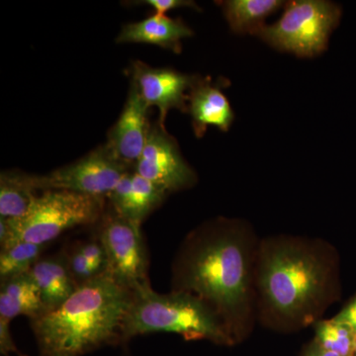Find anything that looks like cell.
<instances>
[{
    "label": "cell",
    "mask_w": 356,
    "mask_h": 356,
    "mask_svg": "<svg viewBox=\"0 0 356 356\" xmlns=\"http://www.w3.org/2000/svg\"><path fill=\"white\" fill-rule=\"evenodd\" d=\"M250 243L242 227L216 220L187 236L173 264L172 291L202 300L232 332L250 304Z\"/></svg>",
    "instance_id": "6da1fadb"
},
{
    "label": "cell",
    "mask_w": 356,
    "mask_h": 356,
    "mask_svg": "<svg viewBox=\"0 0 356 356\" xmlns=\"http://www.w3.org/2000/svg\"><path fill=\"white\" fill-rule=\"evenodd\" d=\"M133 293L108 273L77 287L60 308L31 321L43 356H79L123 343L122 327Z\"/></svg>",
    "instance_id": "7a4b0ae2"
},
{
    "label": "cell",
    "mask_w": 356,
    "mask_h": 356,
    "mask_svg": "<svg viewBox=\"0 0 356 356\" xmlns=\"http://www.w3.org/2000/svg\"><path fill=\"white\" fill-rule=\"evenodd\" d=\"M332 268L324 254L298 241H275L262 248L259 285L267 310L283 322L307 324L324 305Z\"/></svg>",
    "instance_id": "3957f363"
},
{
    "label": "cell",
    "mask_w": 356,
    "mask_h": 356,
    "mask_svg": "<svg viewBox=\"0 0 356 356\" xmlns=\"http://www.w3.org/2000/svg\"><path fill=\"white\" fill-rule=\"evenodd\" d=\"M153 332H175L187 341L233 343L221 318L202 300L185 292L159 294L149 285L133 292L122 327V341Z\"/></svg>",
    "instance_id": "277c9868"
},
{
    "label": "cell",
    "mask_w": 356,
    "mask_h": 356,
    "mask_svg": "<svg viewBox=\"0 0 356 356\" xmlns=\"http://www.w3.org/2000/svg\"><path fill=\"white\" fill-rule=\"evenodd\" d=\"M341 9L324 0L287 2L281 19L264 25L257 36L280 51L314 57L325 50L330 35L339 24Z\"/></svg>",
    "instance_id": "5b68a950"
},
{
    "label": "cell",
    "mask_w": 356,
    "mask_h": 356,
    "mask_svg": "<svg viewBox=\"0 0 356 356\" xmlns=\"http://www.w3.org/2000/svg\"><path fill=\"white\" fill-rule=\"evenodd\" d=\"M105 198L64 191H44L22 219H14L18 242L47 245L67 229L95 224L104 215Z\"/></svg>",
    "instance_id": "8992f818"
},
{
    "label": "cell",
    "mask_w": 356,
    "mask_h": 356,
    "mask_svg": "<svg viewBox=\"0 0 356 356\" xmlns=\"http://www.w3.org/2000/svg\"><path fill=\"white\" fill-rule=\"evenodd\" d=\"M98 240L108 259L107 273L117 283L132 293L149 286V262L140 224L112 210L100 220Z\"/></svg>",
    "instance_id": "52a82bcc"
},
{
    "label": "cell",
    "mask_w": 356,
    "mask_h": 356,
    "mask_svg": "<svg viewBox=\"0 0 356 356\" xmlns=\"http://www.w3.org/2000/svg\"><path fill=\"white\" fill-rule=\"evenodd\" d=\"M132 170L105 145L76 163L49 175H38V185L40 191H70L107 198L124 175Z\"/></svg>",
    "instance_id": "ba28073f"
},
{
    "label": "cell",
    "mask_w": 356,
    "mask_h": 356,
    "mask_svg": "<svg viewBox=\"0 0 356 356\" xmlns=\"http://www.w3.org/2000/svg\"><path fill=\"white\" fill-rule=\"evenodd\" d=\"M136 172L165 189L168 194L195 184L196 175L182 158L177 142L159 124L151 126Z\"/></svg>",
    "instance_id": "9c48e42d"
},
{
    "label": "cell",
    "mask_w": 356,
    "mask_h": 356,
    "mask_svg": "<svg viewBox=\"0 0 356 356\" xmlns=\"http://www.w3.org/2000/svg\"><path fill=\"white\" fill-rule=\"evenodd\" d=\"M132 84L147 106L158 107L159 124L165 127L170 109L188 113L189 91L200 79L172 69H156L137 60L131 67Z\"/></svg>",
    "instance_id": "30bf717a"
},
{
    "label": "cell",
    "mask_w": 356,
    "mask_h": 356,
    "mask_svg": "<svg viewBox=\"0 0 356 356\" xmlns=\"http://www.w3.org/2000/svg\"><path fill=\"white\" fill-rule=\"evenodd\" d=\"M149 108L132 84L123 111L108 134L107 146L117 158L132 168L144 151L151 129L147 121Z\"/></svg>",
    "instance_id": "8fae6325"
},
{
    "label": "cell",
    "mask_w": 356,
    "mask_h": 356,
    "mask_svg": "<svg viewBox=\"0 0 356 356\" xmlns=\"http://www.w3.org/2000/svg\"><path fill=\"white\" fill-rule=\"evenodd\" d=\"M168 194L158 184L132 170L124 175L107 198L114 212L140 225Z\"/></svg>",
    "instance_id": "7c38bea8"
},
{
    "label": "cell",
    "mask_w": 356,
    "mask_h": 356,
    "mask_svg": "<svg viewBox=\"0 0 356 356\" xmlns=\"http://www.w3.org/2000/svg\"><path fill=\"white\" fill-rule=\"evenodd\" d=\"M188 113L197 138L203 137L208 126L227 132L235 119L228 98L218 84L211 83L209 79H199L189 91Z\"/></svg>",
    "instance_id": "4fadbf2b"
},
{
    "label": "cell",
    "mask_w": 356,
    "mask_h": 356,
    "mask_svg": "<svg viewBox=\"0 0 356 356\" xmlns=\"http://www.w3.org/2000/svg\"><path fill=\"white\" fill-rule=\"evenodd\" d=\"M29 274L38 287L46 314L60 308L79 287L70 273L65 252L40 259Z\"/></svg>",
    "instance_id": "5bb4252c"
},
{
    "label": "cell",
    "mask_w": 356,
    "mask_h": 356,
    "mask_svg": "<svg viewBox=\"0 0 356 356\" xmlns=\"http://www.w3.org/2000/svg\"><path fill=\"white\" fill-rule=\"evenodd\" d=\"M192 35L193 31L181 20L154 14L140 22L124 26L116 42L154 44L179 54L181 51V40Z\"/></svg>",
    "instance_id": "9a60e30c"
},
{
    "label": "cell",
    "mask_w": 356,
    "mask_h": 356,
    "mask_svg": "<svg viewBox=\"0 0 356 356\" xmlns=\"http://www.w3.org/2000/svg\"><path fill=\"white\" fill-rule=\"evenodd\" d=\"M44 314L38 287L29 273L1 281L0 318L10 322L18 316H26L35 321Z\"/></svg>",
    "instance_id": "2e32d148"
},
{
    "label": "cell",
    "mask_w": 356,
    "mask_h": 356,
    "mask_svg": "<svg viewBox=\"0 0 356 356\" xmlns=\"http://www.w3.org/2000/svg\"><path fill=\"white\" fill-rule=\"evenodd\" d=\"M40 191L38 175L6 170L0 175V217L22 219Z\"/></svg>",
    "instance_id": "e0dca14e"
},
{
    "label": "cell",
    "mask_w": 356,
    "mask_h": 356,
    "mask_svg": "<svg viewBox=\"0 0 356 356\" xmlns=\"http://www.w3.org/2000/svg\"><path fill=\"white\" fill-rule=\"evenodd\" d=\"M232 30L238 34L257 35L264 19L275 13L284 2L280 0H228L218 2Z\"/></svg>",
    "instance_id": "ac0fdd59"
},
{
    "label": "cell",
    "mask_w": 356,
    "mask_h": 356,
    "mask_svg": "<svg viewBox=\"0 0 356 356\" xmlns=\"http://www.w3.org/2000/svg\"><path fill=\"white\" fill-rule=\"evenodd\" d=\"M46 245L19 242L1 250L0 254V278L10 280L31 270L39 261Z\"/></svg>",
    "instance_id": "d6986e66"
},
{
    "label": "cell",
    "mask_w": 356,
    "mask_h": 356,
    "mask_svg": "<svg viewBox=\"0 0 356 356\" xmlns=\"http://www.w3.org/2000/svg\"><path fill=\"white\" fill-rule=\"evenodd\" d=\"M355 332L350 325L334 318L318 323L314 341L339 356H355Z\"/></svg>",
    "instance_id": "ffe728a7"
},
{
    "label": "cell",
    "mask_w": 356,
    "mask_h": 356,
    "mask_svg": "<svg viewBox=\"0 0 356 356\" xmlns=\"http://www.w3.org/2000/svg\"><path fill=\"white\" fill-rule=\"evenodd\" d=\"M84 259L97 275L108 273V259L106 252L99 240L91 241L79 245Z\"/></svg>",
    "instance_id": "44dd1931"
},
{
    "label": "cell",
    "mask_w": 356,
    "mask_h": 356,
    "mask_svg": "<svg viewBox=\"0 0 356 356\" xmlns=\"http://www.w3.org/2000/svg\"><path fill=\"white\" fill-rule=\"evenodd\" d=\"M67 264H69L70 273L77 284V286L92 280L97 277V274L92 270L88 262L84 259L79 245L74 248L72 252L67 254Z\"/></svg>",
    "instance_id": "7402d4cb"
},
{
    "label": "cell",
    "mask_w": 356,
    "mask_h": 356,
    "mask_svg": "<svg viewBox=\"0 0 356 356\" xmlns=\"http://www.w3.org/2000/svg\"><path fill=\"white\" fill-rule=\"evenodd\" d=\"M137 3L153 7L158 15H165L168 11L180 8V7H192V8L199 9L195 2L189 1V0H145V1H138Z\"/></svg>",
    "instance_id": "603a6c76"
},
{
    "label": "cell",
    "mask_w": 356,
    "mask_h": 356,
    "mask_svg": "<svg viewBox=\"0 0 356 356\" xmlns=\"http://www.w3.org/2000/svg\"><path fill=\"white\" fill-rule=\"evenodd\" d=\"M9 324L10 322L8 321L0 318V351H1V355L6 356L9 353H17Z\"/></svg>",
    "instance_id": "cb8c5ba5"
},
{
    "label": "cell",
    "mask_w": 356,
    "mask_h": 356,
    "mask_svg": "<svg viewBox=\"0 0 356 356\" xmlns=\"http://www.w3.org/2000/svg\"><path fill=\"white\" fill-rule=\"evenodd\" d=\"M334 318L350 325L356 334V298L353 299L348 306L344 307L343 310Z\"/></svg>",
    "instance_id": "d4e9b609"
},
{
    "label": "cell",
    "mask_w": 356,
    "mask_h": 356,
    "mask_svg": "<svg viewBox=\"0 0 356 356\" xmlns=\"http://www.w3.org/2000/svg\"><path fill=\"white\" fill-rule=\"evenodd\" d=\"M304 356H339L337 353H332V351L325 350L324 348H321L317 343L314 341L313 344L307 350L306 355Z\"/></svg>",
    "instance_id": "484cf974"
},
{
    "label": "cell",
    "mask_w": 356,
    "mask_h": 356,
    "mask_svg": "<svg viewBox=\"0 0 356 356\" xmlns=\"http://www.w3.org/2000/svg\"><path fill=\"white\" fill-rule=\"evenodd\" d=\"M355 356H356V339H355Z\"/></svg>",
    "instance_id": "4316f807"
},
{
    "label": "cell",
    "mask_w": 356,
    "mask_h": 356,
    "mask_svg": "<svg viewBox=\"0 0 356 356\" xmlns=\"http://www.w3.org/2000/svg\"><path fill=\"white\" fill-rule=\"evenodd\" d=\"M21 356H23V355H21ZM57 356H65V355H57Z\"/></svg>",
    "instance_id": "83f0119b"
}]
</instances>
